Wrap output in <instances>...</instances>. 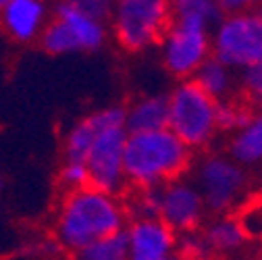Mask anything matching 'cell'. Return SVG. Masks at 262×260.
I'll return each mask as SVG.
<instances>
[{"label":"cell","instance_id":"8992f818","mask_svg":"<svg viewBox=\"0 0 262 260\" xmlns=\"http://www.w3.org/2000/svg\"><path fill=\"white\" fill-rule=\"evenodd\" d=\"M171 23V0H115L108 19L115 42L131 54L158 48Z\"/></svg>","mask_w":262,"mask_h":260},{"label":"cell","instance_id":"484cf974","mask_svg":"<svg viewBox=\"0 0 262 260\" xmlns=\"http://www.w3.org/2000/svg\"><path fill=\"white\" fill-rule=\"evenodd\" d=\"M58 3H64L94 19H100L106 23H108V19L113 15V7H115V0H58Z\"/></svg>","mask_w":262,"mask_h":260},{"label":"cell","instance_id":"52a82bcc","mask_svg":"<svg viewBox=\"0 0 262 260\" xmlns=\"http://www.w3.org/2000/svg\"><path fill=\"white\" fill-rule=\"evenodd\" d=\"M111 27L64 3H56L54 15L40 38V48L50 56L98 52L108 42Z\"/></svg>","mask_w":262,"mask_h":260},{"label":"cell","instance_id":"7a4b0ae2","mask_svg":"<svg viewBox=\"0 0 262 260\" xmlns=\"http://www.w3.org/2000/svg\"><path fill=\"white\" fill-rule=\"evenodd\" d=\"M193 167V150L169 127L129 134L125 146V181L134 189H158L185 177Z\"/></svg>","mask_w":262,"mask_h":260},{"label":"cell","instance_id":"6da1fadb","mask_svg":"<svg viewBox=\"0 0 262 260\" xmlns=\"http://www.w3.org/2000/svg\"><path fill=\"white\" fill-rule=\"evenodd\" d=\"M131 221L121 193L85 185L64 191L52 219V240L60 252L73 254L98 240L125 231Z\"/></svg>","mask_w":262,"mask_h":260},{"label":"cell","instance_id":"2e32d148","mask_svg":"<svg viewBox=\"0 0 262 260\" xmlns=\"http://www.w3.org/2000/svg\"><path fill=\"white\" fill-rule=\"evenodd\" d=\"M193 81L198 83L208 96L216 102L229 100V98H235V92L239 90V73L233 71L229 64H225L223 60L210 56L200 71L195 73Z\"/></svg>","mask_w":262,"mask_h":260},{"label":"cell","instance_id":"9c48e42d","mask_svg":"<svg viewBox=\"0 0 262 260\" xmlns=\"http://www.w3.org/2000/svg\"><path fill=\"white\" fill-rule=\"evenodd\" d=\"M158 56L165 71L177 81L193 79L212 56L210 29L173 21L158 44Z\"/></svg>","mask_w":262,"mask_h":260},{"label":"cell","instance_id":"d6986e66","mask_svg":"<svg viewBox=\"0 0 262 260\" xmlns=\"http://www.w3.org/2000/svg\"><path fill=\"white\" fill-rule=\"evenodd\" d=\"M71 260H129V246L125 231L98 240L71 254Z\"/></svg>","mask_w":262,"mask_h":260},{"label":"cell","instance_id":"cb8c5ba5","mask_svg":"<svg viewBox=\"0 0 262 260\" xmlns=\"http://www.w3.org/2000/svg\"><path fill=\"white\" fill-rule=\"evenodd\" d=\"M58 183L62 185L64 191H73V189L90 185V173H88L85 162L62 160V165L58 169Z\"/></svg>","mask_w":262,"mask_h":260},{"label":"cell","instance_id":"603a6c76","mask_svg":"<svg viewBox=\"0 0 262 260\" xmlns=\"http://www.w3.org/2000/svg\"><path fill=\"white\" fill-rule=\"evenodd\" d=\"M127 208L131 219H158V189H134Z\"/></svg>","mask_w":262,"mask_h":260},{"label":"cell","instance_id":"ba28073f","mask_svg":"<svg viewBox=\"0 0 262 260\" xmlns=\"http://www.w3.org/2000/svg\"><path fill=\"white\" fill-rule=\"evenodd\" d=\"M210 40L212 56L237 73L262 62V9L223 15Z\"/></svg>","mask_w":262,"mask_h":260},{"label":"cell","instance_id":"30bf717a","mask_svg":"<svg viewBox=\"0 0 262 260\" xmlns=\"http://www.w3.org/2000/svg\"><path fill=\"white\" fill-rule=\"evenodd\" d=\"M206 216V202L191 177H179L158 187V219L177 235L198 231Z\"/></svg>","mask_w":262,"mask_h":260},{"label":"cell","instance_id":"4316f807","mask_svg":"<svg viewBox=\"0 0 262 260\" xmlns=\"http://www.w3.org/2000/svg\"><path fill=\"white\" fill-rule=\"evenodd\" d=\"M219 7L223 15L231 13H244V11H254L262 7V0H219Z\"/></svg>","mask_w":262,"mask_h":260},{"label":"cell","instance_id":"44dd1931","mask_svg":"<svg viewBox=\"0 0 262 260\" xmlns=\"http://www.w3.org/2000/svg\"><path fill=\"white\" fill-rule=\"evenodd\" d=\"M239 225L244 227L250 242H262V196L250 198L237 212H235Z\"/></svg>","mask_w":262,"mask_h":260},{"label":"cell","instance_id":"f1b7e54d","mask_svg":"<svg viewBox=\"0 0 262 260\" xmlns=\"http://www.w3.org/2000/svg\"><path fill=\"white\" fill-rule=\"evenodd\" d=\"M9 5V0H0V13H3V9Z\"/></svg>","mask_w":262,"mask_h":260},{"label":"cell","instance_id":"ffe728a7","mask_svg":"<svg viewBox=\"0 0 262 260\" xmlns=\"http://www.w3.org/2000/svg\"><path fill=\"white\" fill-rule=\"evenodd\" d=\"M252 111L254 109L242 98H229V100L219 102V132L231 136L248 121Z\"/></svg>","mask_w":262,"mask_h":260},{"label":"cell","instance_id":"d4e9b609","mask_svg":"<svg viewBox=\"0 0 262 260\" xmlns=\"http://www.w3.org/2000/svg\"><path fill=\"white\" fill-rule=\"evenodd\" d=\"M177 254L181 256V260H212L210 250H208L200 229L179 235V240H177Z\"/></svg>","mask_w":262,"mask_h":260},{"label":"cell","instance_id":"f546056e","mask_svg":"<svg viewBox=\"0 0 262 260\" xmlns=\"http://www.w3.org/2000/svg\"><path fill=\"white\" fill-rule=\"evenodd\" d=\"M3 187H5V179L0 177V191H3Z\"/></svg>","mask_w":262,"mask_h":260},{"label":"cell","instance_id":"7c38bea8","mask_svg":"<svg viewBox=\"0 0 262 260\" xmlns=\"http://www.w3.org/2000/svg\"><path fill=\"white\" fill-rule=\"evenodd\" d=\"M129 260H160L177 254L179 235L160 219H131L125 227Z\"/></svg>","mask_w":262,"mask_h":260},{"label":"cell","instance_id":"7402d4cb","mask_svg":"<svg viewBox=\"0 0 262 260\" xmlns=\"http://www.w3.org/2000/svg\"><path fill=\"white\" fill-rule=\"evenodd\" d=\"M239 94L244 102L262 111V62L239 73Z\"/></svg>","mask_w":262,"mask_h":260},{"label":"cell","instance_id":"3957f363","mask_svg":"<svg viewBox=\"0 0 262 260\" xmlns=\"http://www.w3.org/2000/svg\"><path fill=\"white\" fill-rule=\"evenodd\" d=\"M98 134L85 156L90 185L111 193H123L125 181V146L129 129L125 121V106L108 104L98 109Z\"/></svg>","mask_w":262,"mask_h":260},{"label":"cell","instance_id":"e0dca14e","mask_svg":"<svg viewBox=\"0 0 262 260\" xmlns=\"http://www.w3.org/2000/svg\"><path fill=\"white\" fill-rule=\"evenodd\" d=\"M98 113L92 111L90 115L75 121L62 138V160H81L85 162V156L92 148V142L98 134Z\"/></svg>","mask_w":262,"mask_h":260},{"label":"cell","instance_id":"5b68a950","mask_svg":"<svg viewBox=\"0 0 262 260\" xmlns=\"http://www.w3.org/2000/svg\"><path fill=\"white\" fill-rule=\"evenodd\" d=\"M167 127L191 150H206L219 132V102L193 79L177 81L167 94Z\"/></svg>","mask_w":262,"mask_h":260},{"label":"cell","instance_id":"4dcf8cb0","mask_svg":"<svg viewBox=\"0 0 262 260\" xmlns=\"http://www.w3.org/2000/svg\"><path fill=\"white\" fill-rule=\"evenodd\" d=\"M258 260H262V258H258Z\"/></svg>","mask_w":262,"mask_h":260},{"label":"cell","instance_id":"1f68e13d","mask_svg":"<svg viewBox=\"0 0 262 260\" xmlns=\"http://www.w3.org/2000/svg\"><path fill=\"white\" fill-rule=\"evenodd\" d=\"M260 9H262V7H260Z\"/></svg>","mask_w":262,"mask_h":260},{"label":"cell","instance_id":"ac0fdd59","mask_svg":"<svg viewBox=\"0 0 262 260\" xmlns=\"http://www.w3.org/2000/svg\"><path fill=\"white\" fill-rule=\"evenodd\" d=\"M173 21L198 25L212 31V27L223 17L219 0H171Z\"/></svg>","mask_w":262,"mask_h":260},{"label":"cell","instance_id":"277c9868","mask_svg":"<svg viewBox=\"0 0 262 260\" xmlns=\"http://www.w3.org/2000/svg\"><path fill=\"white\" fill-rule=\"evenodd\" d=\"M191 171L208 214H235L252 198L250 171L227 152H204L193 160Z\"/></svg>","mask_w":262,"mask_h":260},{"label":"cell","instance_id":"4fadbf2b","mask_svg":"<svg viewBox=\"0 0 262 260\" xmlns=\"http://www.w3.org/2000/svg\"><path fill=\"white\" fill-rule=\"evenodd\" d=\"M200 233L210 250L212 260L242 256L250 246V237L235 214H210L200 227Z\"/></svg>","mask_w":262,"mask_h":260},{"label":"cell","instance_id":"83f0119b","mask_svg":"<svg viewBox=\"0 0 262 260\" xmlns=\"http://www.w3.org/2000/svg\"><path fill=\"white\" fill-rule=\"evenodd\" d=\"M160 260H181L179 254H173V256H167V258H160Z\"/></svg>","mask_w":262,"mask_h":260},{"label":"cell","instance_id":"9a60e30c","mask_svg":"<svg viewBox=\"0 0 262 260\" xmlns=\"http://www.w3.org/2000/svg\"><path fill=\"white\" fill-rule=\"evenodd\" d=\"M125 121L129 134L165 129L169 121L167 94H142L125 106Z\"/></svg>","mask_w":262,"mask_h":260},{"label":"cell","instance_id":"5bb4252c","mask_svg":"<svg viewBox=\"0 0 262 260\" xmlns=\"http://www.w3.org/2000/svg\"><path fill=\"white\" fill-rule=\"evenodd\" d=\"M227 154L248 171L262 167V111L254 109L248 121L229 136Z\"/></svg>","mask_w":262,"mask_h":260},{"label":"cell","instance_id":"8fae6325","mask_svg":"<svg viewBox=\"0 0 262 260\" xmlns=\"http://www.w3.org/2000/svg\"><path fill=\"white\" fill-rule=\"evenodd\" d=\"M54 9L48 0H9L0 13V29L17 44L40 42Z\"/></svg>","mask_w":262,"mask_h":260}]
</instances>
